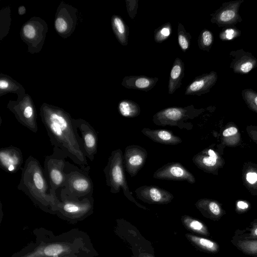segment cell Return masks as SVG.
I'll return each instance as SVG.
<instances>
[{
  "instance_id": "obj_27",
  "label": "cell",
  "mask_w": 257,
  "mask_h": 257,
  "mask_svg": "<svg viewBox=\"0 0 257 257\" xmlns=\"http://www.w3.org/2000/svg\"><path fill=\"white\" fill-rule=\"evenodd\" d=\"M214 41L212 33L207 29L201 31L198 38V45L200 49L209 52Z\"/></svg>"
},
{
  "instance_id": "obj_36",
  "label": "cell",
  "mask_w": 257,
  "mask_h": 257,
  "mask_svg": "<svg viewBox=\"0 0 257 257\" xmlns=\"http://www.w3.org/2000/svg\"><path fill=\"white\" fill-rule=\"evenodd\" d=\"M237 129L235 127H230L225 130L223 132L224 137H228L234 135L237 133Z\"/></svg>"
},
{
  "instance_id": "obj_32",
  "label": "cell",
  "mask_w": 257,
  "mask_h": 257,
  "mask_svg": "<svg viewBox=\"0 0 257 257\" xmlns=\"http://www.w3.org/2000/svg\"><path fill=\"white\" fill-rule=\"evenodd\" d=\"M240 32L237 29H234L232 28H226L225 30L220 32L219 38L222 41L231 40L238 36Z\"/></svg>"
},
{
  "instance_id": "obj_35",
  "label": "cell",
  "mask_w": 257,
  "mask_h": 257,
  "mask_svg": "<svg viewBox=\"0 0 257 257\" xmlns=\"http://www.w3.org/2000/svg\"><path fill=\"white\" fill-rule=\"evenodd\" d=\"M23 31L24 36L29 39L34 38L36 36V30L31 25L27 24L24 26Z\"/></svg>"
},
{
  "instance_id": "obj_13",
  "label": "cell",
  "mask_w": 257,
  "mask_h": 257,
  "mask_svg": "<svg viewBox=\"0 0 257 257\" xmlns=\"http://www.w3.org/2000/svg\"><path fill=\"white\" fill-rule=\"evenodd\" d=\"M137 197L149 204H166L174 198L168 191L155 185H144L135 190Z\"/></svg>"
},
{
  "instance_id": "obj_17",
  "label": "cell",
  "mask_w": 257,
  "mask_h": 257,
  "mask_svg": "<svg viewBox=\"0 0 257 257\" xmlns=\"http://www.w3.org/2000/svg\"><path fill=\"white\" fill-rule=\"evenodd\" d=\"M217 78V74L214 71L196 77L186 88L185 94L200 96L209 92Z\"/></svg>"
},
{
  "instance_id": "obj_4",
  "label": "cell",
  "mask_w": 257,
  "mask_h": 257,
  "mask_svg": "<svg viewBox=\"0 0 257 257\" xmlns=\"http://www.w3.org/2000/svg\"><path fill=\"white\" fill-rule=\"evenodd\" d=\"M65 170L66 180L61 192L78 198L93 196V184L88 171L75 166L69 162Z\"/></svg>"
},
{
  "instance_id": "obj_15",
  "label": "cell",
  "mask_w": 257,
  "mask_h": 257,
  "mask_svg": "<svg viewBox=\"0 0 257 257\" xmlns=\"http://www.w3.org/2000/svg\"><path fill=\"white\" fill-rule=\"evenodd\" d=\"M24 163L21 150L15 146L0 149V168L9 173H15L22 168Z\"/></svg>"
},
{
  "instance_id": "obj_16",
  "label": "cell",
  "mask_w": 257,
  "mask_h": 257,
  "mask_svg": "<svg viewBox=\"0 0 257 257\" xmlns=\"http://www.w3.org/2000/svg\"><path fill=\"white\" fill-rule=\"evenodd\" d=\"M232 58L229 67L233 72L240 74L248 73L257 67V59L249 52L240 49L231 51L229 53Z\"/></svg>"
},
{
  "instance_id": "obj_41",
  "label": "cell",
  "mask_w": 257,
  "mask_h": 257,
  "mask_svg": "<svg viewBox=\"0 0 257 257\" xmlns=\"http://www.w3.org/2000/svg\"><path fill=\"white\" fill-rule=\"evenodd\" d=\"M25 12H26V9L24 7L21 6V7H19V10H18V12H19V15H23L25 13Z\"/></svg>"
},
{
  "instance_id": "obj_42",
  "label": "cell",
  "mask_w": 257,
  "mask_h": 257,
  "mask_svg": "<svg viewBox=\"0 0 257 257\" xmlns=\"http://www.w3.org/2000/svg\"><path fill=\"white\" fill-rule=\"evenodd\" d=\"M60 257H77V256H75L74 254H67V255H64L62 256H60Z\"/></svg>"
},
{
  "instance_id": "obj_23",
  "label": "cell",
  "mask_w": 257,
  "mask_h": 257,
  "mask_svg": "<svg viewBox=\"0 0 257 257\" xmlns=\"http://www.w3.org/2000/svg\"><path fill=\"white\" fill-rule=\"evenodd\" d=\"M195 205L202 214L207 217L213 218L220 216V208L215 201L201 199L197 201Z\"/></svg>"
},
{
  "instance_id": "obj_24",
  "label": "cell",
  "mask_w": 257,
  "mask_h": 257,
  "mask_svg": "<svg viewBox=\"0 0 257 257\" xmlns=\"http://www.w3.org/2000/svg\"><path fill=\"white\" fill-rule=\"evenodd\" d=\"M118 111L124 117L133 118L140 114L141 108L136 102L128 99H123L118 104Z\"/></svg>"
},
{
  "instance_id": "obj_8",
  "label": "cell",
  "mask_w": 257,
  "mask_h": 257,
  "mask_svg": "<svg viewBox=\"0 0 257 257\" xmlns=\"http://www.w3.org/2000/svg\"><path fill=\"white\" fill-rule=\"evenodd\" d=\"M72 120L81 149L86 157L92 162L97 152V133L94 127L84 119L72 118Z\"/></svg>"
},
{
  "instance_id": "obj_22",
  "label": "cell",
  "mask_w": 257,
  "mask_h": 257,
  "mask_svg": "<svg viewBox=\"0 0 257 257\" xmlns=\"http://www.w3.org/2000/svg\"><path fill=\"white\" fill-rule=\"evenodd\" d=\"M111 26L113 32L120 44L126 46L128 44L129 28L123 19L118 15H113Z\"/></svg>"
},
{
  "instance_id": "obj_19",
  "label": "cell",
  "mask_w": 257,
  "mask_h": 257,
  "mask_svg": "<svg viewBox=\"0 0 257 257\" xmlns=\"http://www.w3.org/2000/svg\"><path fill=\"white\" fill-rule=\"evenodd\" d=\"M159 80L157 77H149L145 75L125 76L121 84L127 89H137L144 91L151 90Z\"/></svg>"
},
{
  "instance_id": "obj_11",
  "label": "cell",
  "mask_w": 257,
  "mask_h": 257,
  "mask_svg": "<svg viewBox=\"0 0 257 257\" xmlns=\"http://www.w3.org/2000/svg\"><path fill=\"white\" fill-rule=\"evenodd\" d=\"M153 178L161 180L186 181L190 184L196 182L194 175L179 162H170L163 165L154 173Z\"/></svg>"
},
{
  "instance_id": "obj_31",
  "label": "cell",
  "mask_w": 257,
  "mask_h": 257,
  "mask_svg": "<svg viewBox=\"0 0 257 257\" xmlns=\"http://www.w3.org/2000/svg\"><path fill=\"white\" fill-rule=\"evenodd\" d=\"M241 95L248 107L257 112V92L251 88H246L241 91Z\"/></svg>"
},
{
  "instance_id": "obj_37",
  "label": "cell",
  "mask_w": 257,
  "mask_h": 257,
  "mask_svg": "<svg viewBox=\"0 0 257 257\" xmlns=\"http://www.w3.org/2000/svg\"><path fill=\"white\" fill-rule=\"evenodd\" d=\"M246 180L252 184L257 181V174L255 173H248L246 175Z\"/></svg>"
},
{
  "instance_id": "obj_12",
  "label": "cell",
  "mask_w": 257,
  "mask_h": 257,
  "mask_svg": "<svg viewBox=\"0 0 257 257\" xmlns=\"http://www.w3.org/2000/svg\"><path fill=\"white\" fill-rule=\"evenodd\" d=\"M147 157V150L140 146L132 145L125 148L123 154L124 167L131 177L136 176L144 167Z\"/></svg>"
},
{
  "instance_id": "obj_10",
  "label": "cell",
  "mask_w": 257,
  "mask_h": 257,
  "mask_svg": "<svg viewBox=\"0 0 257 257\" xmlns=\"http://www.w3.org/2000/svg\"><path fill=\"white\" fill-rule=\"evenodd\" d=\"M243 1L236 0L223 3L218 9L211 14V22L216 24L219 27L232 28L242 20L238 10Z\"/></svg>"
},
{
  "instance_id": "obj_44",
  "label": "cell",
  "mask_w": 257,
  "mask_h": 257,
  "mask_svg": "<svg viewBox=\"0 0 257 257\" xmlns=\"http://www.w3.org/2000/svg\"><path fill=\"white\" fill-rule=\"evenodd\" d=\"M150 257V256H149Z\"/></svg>"
},
{
  "instance_id": "obj_1",
  "label": "cell",
  "mask_w": 257,
  "mask_h": 257,
  "mask_svg": "<svg viewBox=\"0 0 257 257\" xmlns=\"http://www.w3.org/2000/svg\"><path fill=\"white\" fill-rule=\"evenodd\" d=\"M40 115L53 150L70 159L82 169L89 171L87 158L79 144L70 115L48 105L42 106Z\"/></svg>"
},
{
  "instance_id": "obj_33",
  "label": "cell",
  "mask_w": 257,
  "mask_h": 257,
  "mask_svg": "<svg viewBox=\"0 0 257 257\" xmlns=\"http://www.w3.org/2000/svg\"><path fill=\"white\" fill-rule=\"evenodd\" d=\"M138 2V0H125L127 12L132 20L134 19L137 13Z\"/></svg>"
},
{
  "instance_id": "obj_6",
  "label": "cell",
  "mask_w": 257,
  "mask_h": 257,
  "mask_svg": "<svg viewBox=\"0 0 257 257\" xmlns=\"http://www.w3.org/2000/svg\"><path fill=\"white\" fill-rule=\"evenodd\" d=\"M59 201L55 214L71 220L83 218L93 212V196L78 198L67 195L60 191Z\"/></svg>"
},
{
  "instance_id": "obj_28",
  "label": "cell",
  "mask_w": 257,
  "mask_h": 257,
  "mask_svg": "<svg viewBox=\"0 0 257 257\" xmlns=\"http://www.w3.org/2000/svg\"><path fill=\"white\" fill-rule=\"evenodd\" d=\"M177 35L178 44L182 51L185 52L190 48L191 36L185 30L184 26L180 23H178Z\"/></svg>"
},
{
  "instance_id": "obj_14",
  "label": "cell",
  "mask_w": 257,
  "mask_h": 257,
  "mask_svg": "<svg viewBox=\"0 0 257 257\" xmlns=\"http://www.w3.org/2000/svg\"><path fill=\"white\" fill-rule=\"evenodd\" d=\"M9 108L22 125L34 133L37 132V114L31 102L27 101L11 105Z\"/></svg>"
},
{
  "instance_id": "obj_34",
  "label": "cell",
  "mask_w": 257,
  "mask_h": 257,
  "mask_svg": "<svg viewBox=\"0 0 257 257\" xmlns=\"http://www.w3.org/2000/svg\"><path fill=\"white\" fill-rule=\"evenodd\" d=\"M55 26L56 30L58 32L63 33L66 31L67 29V23L62 18H58L55 22Z\"/></svg>"
},
{
  "instance_id": "obj_18",
  "label": "cell",
  "mask_w": 257,
  "mask_h": 257,
  "mask_svg": "<svg viewBox=\"0 0 257 257\" xmlns=\"http://www.w3.org/2000/svg\"><path fill=\"white\" fill-rule=\"evenodd\" d=\"M142 133L153 142L164 145H176L182 142V139L170 130L165 129L151 130L145 127Z\"/></svg>"
},
{
  "instance_id": "obj_25",
  "label": "cell",
  "mask_w": 257,
  "mask_h": 257,
  "mask_svg": "<svg viewBox=\"0 0 257 257\" xmlns=\"http://www.w3.org/2000/svg\"><path fill=\"white\" fill-rule=\"evenodd\" d=\"M186 236L192 244L200 249L212 253H215L218 251V244L211 240L191 234H187Z\"/></svg>"
},
{
  "instance_id": "obj_3",
  "label": "cell",
  "mask_w": 257,
  "mask_h": 257,
  "mask_svg": "<svg viewBox=\"0 0 257 257\" xmlns=\"http://www.w3.org/2000/svg\"><path fill=\"white\" fill-rule=\"evenodd\" d=\"M103 172L106 184L110 188L111 193H117L121 188L123 194L129 200L138 207L146 209L136 200L129 189L124 172L123 155L120 149L111 152Z\"/></svg>"
},
{
  "instance_id": "obj_39",
  "label": "cell",
  "mask_w": 257,
  "mask_h": 257,
  "mask_svg": "<svg viewBox=\"0 0 257 257\" xmlns=\"http://www.w3.org/2000/svg\"><path fill=\"white\" fill-rule=\"evenodd\" d=\"M250 236V237H257V225H255L251 229Z\"/></svg>"
},
{
  "instance_id": "obj_21",
  "label": "cell",
  "mask_w": 257,
  "mask_h": 257,
  "mask_svg": "<svg viewBox=\"0 0 257 257\" xmlns=\"http://www.w3.org/2000/svg\"><path fill=\"white\" fill-rule=\"evenodd\" d=\"M218 156L212 149L203 150L194 155L192 161L199 169L209 171L216 165Z\"/></svg>"
},
{
  "instance_id": "obj_30",
  "label": "cell",
  "mask_w": 257,
  "mask_h": 257,
  "mask_svg": "<svg viewBox=\"0 0 257 257\" xmlns=\"http://www.w3.org/2000/svg\"><path fill=\"white\" fill-rule=\"evenodd\" d=\"M237 247L243 252L257 256V239H244L237 241Z\"/></svg>"
},
{
  "instance_id": "obj_29",
  "label": "cell",
  "mask_w": 257,
  "mask_h": 257,
  "mask_svg": "<svg viewBox=\"0 0 257 257\" xmlns=\"http://www.w3.org/2000/svg\"><path fill=\"white\" fill-rule=\"evenodd\" d=\"M172 33V26L170 22L166 23L154 31V40L161 43L167 40Z\"/></svg>"
},
{
  "instance_id": "obj_40",
  "label": "cell",
  "mask_w": 257,
  "mask_h": 257,
  "mask_svg": "<svg viewBox=\"0 0 257 257\" xmlns=\"http://www.w3.org/2000/svg\"><path fill=\"white\" fill-rule=\"evenodd\" d=\"M237 206L241 209H246L248 207V204L243 201H239L237 203Z\"/></svg>"
},
{
  "instance_id": "obj_2",
  "label": "cell",
  "mask_w": 257,
  "mask_h": 257,
  "mask_svg": "<svg viewBox=\"0 0 257 257\" xmlns=\"http://www.w3.org/2000/svg\"><path fill=\"white\" fill-rule=\"evenodd\" d=\"M22 173L18 190L26 195L42 210L55 214L59 199L56 191L52 190L39 161L30 155L21 168Z\"/></svg>"
},
{
  "instance_id": "obj_20",
  "label": "cell",
  "mask_w": 257,
  "mask_h": 257,
  "mask_svg": "<svg viewBox=\"0 0 257 257\" xmlns=\"http://www.w3.org/2000/svg\"><path fill=\"white\" fill-rule=\"evenodd\" d=\"M184 63L179 57H177L172 65L170 73L168 83V93L173 94L180 87L182 80L184 76Z\"/></svg>"
},
{
  "instance_id": "obj_38",
  "label": "cell",
  "mask_w": 257,
  "mask_h": 257,
  "mask_svg": "<svg viewBox=\"0 0 257 257\" xmlns=\"http://www.w3.org/2000/svg\"><path fill=\"white\" fill-rule=\"evenodd\" d=\"M9 86V82L6 80H1L0 88L1 89H5L7 88Z\"/></svg>"
},
{
  "instance_id": "obj_7",
  "label": "cell",
  "mask_w": 257,
  "mask_h": 257,
  "mask_svg": "<svg viewBox=\"0 0 257 257\" xmlns=\"http://www.w3.org/2000/svg\"><path fill=\"white\" fill-rule=\"evenodd\" d=\"M66 158L60 153L53 150L50 155L45 156L44 171L51 189L57 191L64 187L66 180Z\"/></svg>"
},
{
  "instance_id": "obj_43",
  "label": "cell",
  "mask_w": 257,
  "mask_h": 257,
  "mask_svg": "<svg viewBox=\"0 0 257 257\" xmlns=\"http://www.w3.org/2000/svg\"><path fill=\"white\" fill-rule=\"evenodd\" d=\"M60 256H51V257H60Z\"/></svg>"
},
{
  "instance_id": "obj_5",
  "label": "cell",
  "mask_w": 257,
  "mask_h": 257,
  "mask_svg": "<svg viewBox=\"0 0 257 257\" xmlns=\"http://www.w3.org/2000/svg\"><path fill=\"white\" fill-rule=\"evenodd\" d=\"M203 111V109L195 108L193 105L170 107L156 112L153 116V121L157 125L177 126L190 131L193 128V124L188 120L198 116Z\"/></svg>"
},
{
  "instance_id": "obj_26",
  "label": "cell",
  "mask_w": 257,
  "mask_h": 257,
  "mask_svg": "<svg viewBox=\"0 0 257 257\" xmlns=\"http://www.w3.org/2000/svg\"><path fill=\"white\" fill-rule=\"evenodd\" d=\"M184 226L188 230L202 235L209 234L206 226L200 221L188 215H184L181 218Z\"/></svg>"
},
{
  "instance_id": "obj_9",
  "label": "cell",
  "mask_w": 257,
  "mask_h": 257,
  "mask_svg": "<svg viewBox=\"0 0 257 257\" xmlns=\"http://www.w3.org/2000/svg\"><path fill=\"white\" fill-rule=\"evenodd\" d=\"M80 247L75 242L53 241L40 244L32 251L15 257H51L74 254L79 251Z\"/></svg>"
}]
</instances>
